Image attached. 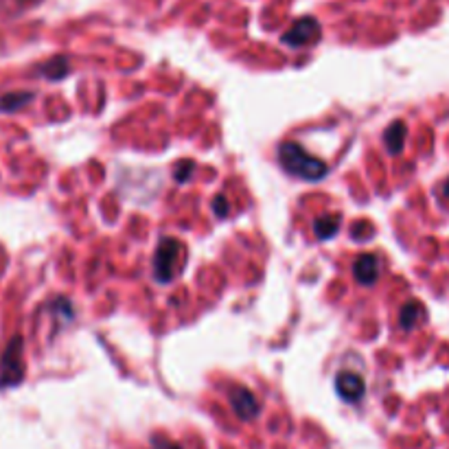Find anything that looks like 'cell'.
I'll return each mask as SVG.
<instances>
[{
	"label": "cell",
	"instance_id": "obj_12",
	"mask_svg": "<svg viewBox=\"0 0 449 449\" xmlns=\"http://www.w3.org/2000/svg\"><path fill=\"white\" fill-rule=\"evenodd\" d=\"M33 99V93H11L0 99V112H13L25 107Z\"/></svg>",
	"mask_w": 449,
	"mask_h": 449
},
{
	"label": "cell",
	"instance_id": "obj_2",
	"mask_svg": "<svg viewBox=\"0 0 449 449\" xmlns=\"http://www.w3.org/2000/svg\"><path fill=\"white\" fill-rule=\"evenodd\" d=\"M22 338H16L7 344L3 357H0V388L18 386L25 377V359H22Z\"/></svg>",
	"mask_w": 449,
	"mask_h": 449
},
{
	"label": "cell",
	"instance_id": "obj_4",
	"mask_svg": "<svg viewBox=\"0 0 449 449\" xmlns=\"http://www.w3.org/2000/svg\"><path fill=\"white\" fill-rule=\"evenodd\" d=\"M320 40V22L316 18H301L294 25L289 27V31L283 35V44L291 49H303L309 44Z\"/></svg>",
	"mask_w": 449,
	"mask_h": 449
},
{
	"label": "cell",
	"instance_id": "obj_16",
	"mask_svg": "<svg viewBox=\"0 0 449 449\" xmlns=\"http://www.w3.org/2000/svg\"><path fill=\"white\" fill-rule=\"evenodd\" d=\"M443 193H445V197L449 199V180H447V182H445V187H443Z\"/></svg>",
	"mask_w": 449,
	"mask_h": 449
},
{
	"label": "cell",
	"instance_id": "obj_6",
	"mask_svg": "<svg viewBox=\"0 0 449 449\" xmlns=\"http://www.w3.org/2000/svg\"><path fill=\"white\" fill-rule=\"evenodd\" d=\"M231 403H233V410L239 419L243 421H252L259 414V401L257 397L243 386H237L231 390Z\"/></svg>",
	"mask_w": 449,
	"mask_h": 449
},
{
	"label": "cell",
	"instance_id": "obj_3",
	"mask_svg": "<svg viewBox=\"0 0 449 449\" xmlns=\"http://www.w3.org/2000/svg\"><path fill=\"white\" fill-rule=\"evenodd\" d=\"M182 243L177 239H163L153 259V276L158 283H171L175 267L182 263Z\"/></svg>",
	"mask_w": 449,
	"mask_h": 449
},
{
	"label": "cell",
	"instance_id": "obj_11",
	"mask_svg": "<svg viewBox=\"0 0 449 449\" xmlns=\"http://www.w3.org/2000/svg\"><path fill=\"white\" fill-rule=\"evenodd\" d=\"M69 62H66V57H53V59H49L47 64H44V69L40 71L44 77H49V79H62V77H66L69 75Z\"/></svg>",
	"mask_w": 449,
	"mask_h": 449
},
{
	"label": "cell",
	"instance_id": "obj_8",
	"mask_svg": "<svg viewBox=\"0 0 449 449\" xmlns=\"http://www.w3.org/2000/svg\"><path fill=\"white\" fill-rule=\"evenodd\" d=\"M406 136H408V127L403 121H395L388 125V129L384 132V145L388 149V153L397 156L401 153L403 145H406Z\"/></svg>",
	"mask_w": 449,
	"mask_h": 449
},
{
	"label": "cell",
	"instance_id": "obj_14",
	"mask_svg": "<svg viewBox=\"0 0 449 449\" xmlns=\"http://www.w3.org/2000/svg\"><path fill=\"white\" fill-rule=\"evenodd\" d=\"M195 165L193 163H180L177 167H175V180H177V182H187V177L191 175V169H193Z\"/></svg>",
	"mask_w": 449,
	"mask_h": 449
},
{
	"label": "cell",
	"instance_id": "obj_5",
	"mask_svg": "<svg viewBox=\"0 0 449 449\" xmlns=\"http://www.w3.org/2000/svg\"><path fill=\"white\" fill-rule=\"evenodd\" d=\"M335 390H338V395L344 401L357 403L359 399L364 397V392H366V384H364V379L359 377L357 373L342 371L338 377H335Z\"/></svg>",
	"mask_w": 449,
	"mask_h": 449
},
{
	"label": "cell",
	"instance_id": "obj_17",
	"mask_svg": "<svg viewBox=\"0 0 449 449\" xmlns=\"http://www.w3.org/2000/svg\"><path fill=\"white\" fill-rule=\"evenodd\" d=\"M25 3H29V0H25Z\"/></svg>",
	"mask_w": 449,
	"mask_h": 449
},
{
	"label": "cell",
	"instance_id": "obj_1",
	"mask_svg": "<svg viewBox=\"0 0 449 449\" xmlns=\"http://www.w3.org/2000/svg\"><path fill=\"white\" fill-rule=\"evenodd\" d=\"M279 163L289 175L307 180V182H318L329 173V167L316 156L307 153L298 143H283L279 147Z\"/></svg>",
	"mask_w": 449,
	"mask_h": 449
},
{
	"label": "cell",
	"instance_id": "obj_9",
	"mask_svg": "<svg viewBox=\"0 0 449 449\" xmlns=\"http://www.w3.org/2000/svg\"><path fill=\"white\" fill-rule=\"evenodd\" d=\"M425 318V309L419 301H410L401 307V313H399V325L401 329H406V331H412L421 320Z\"/></svg>",
	"mask_w": 449,
	"mask_h": 449
},
{
	"label": "cell",
	"instance_id": "obj_7",
	"mask_svg": "<svg viewBox=\"0 0 449 449\" xmlns=\"http://www.w3.org/2000/svg\"><path fill=\"white\" fill-rule=\"evenodd\" d=\"M353 274H355V281L359 285H366V287L375 285L377 276H379V261L373 255L357 257V261L353 265Z\"/></svg>",
	"mask_w": 449,
	"mask_h": 449
},
{
	"label": "cell",
	"instance_id": "obj_15",
	"mask_svg": "<svg viewBox=\"0 0 449 449\" xmlns=\"http://www.w3.org/2000/svg\"><path fill=\"white\" fill-rule=\"evenodd\" d=\"M151 443H153V447H156V449H182V447L175 445V443H167V441L163 443L161 438H153Z\"/></svg>",
	"mask_w": 449,
	"mask_h": 449
},
{
	"label": "cell",
	"instance_id": "obj_13",
	"mask_svg": "<svg viewBox=\"0 0 449 449\" xmlns=\"http://www.w3.org/2000/svg\"><path fill=\"white\" fill-rule=\"evenodd\" d=\"M213 211H215L217 217H226L228 215V199L223 197V195H217L213 199Z\"/></svg>",
	"mask_w": 449,
	"mask_h": 449
},
{
	"label": "cell",
	"instance_id": "obj_10",
	"mask_svg": "<svg viewBox=\"0 0 449 449\" xmlns=\"http://www.w3.org/2000/svg\"><path fill=\"white\" fill-rule=\"evenodd\" d=\"M340 231V215H322L313 223V233L318 239H331Z\"/></svg>",
	"mask_w": 449,
	"mask_h": 449
}]
</instances>
